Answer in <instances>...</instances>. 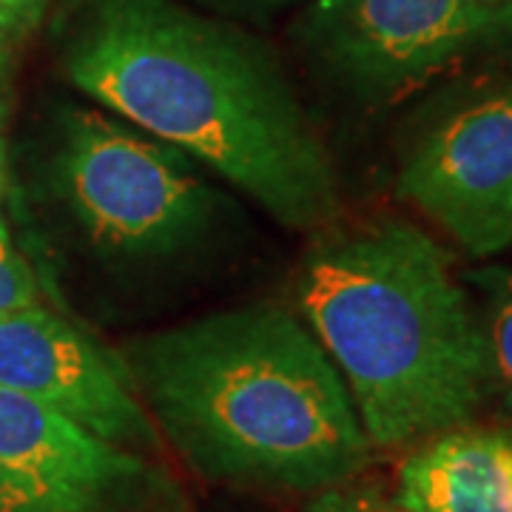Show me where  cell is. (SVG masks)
<instances>
[{
  "label": "cell",
  "instance_id": "6da1fadb",
  "mask_svg": "<svg viewBox=\"0 0 512 512\" xmlns=\"http://www.w3.org/2000/svg\"><path fill=\"white\" fill-rule=\"evenodd\" d=\"M60 69L120 120L180 148L293 231L339 214V185L276 55L180 0H72Z\"/></svg>",
  "mask_w": 512,
  "mask_h": 512
},
{
  "label": "cell",
  "instance_id": "7a4b0ae2",
  "mask_svg": "<svg viewBox=\"0 0 512 512\" xmlns=\"http://www.w3.org/2000/svg\"><path fill=\"white\" fill-rule=\"evenodd\" d=\"M117 359L205 476L328 490L367 464L348 384L311 328L282 308L208 313L131 339Z\"/></svg>",
  "mask_w": 512,
  "mask_h": 512
},
{
  "label": "cell",
  "instance_id": "3957f363",
  "mask_svg": "<svg viewBox=\"0 0 512 512\" xmlns=\"http://www.w3.org/2000/svg\"><path fill=\"white\" fill-rule=\"evenodd\" d=\"M296 302L376 447L456 430L493 384L481 316L453 259L410 222H365L319 239Z\"/></svg>",
  "mask_w": 512,
  "mask_h": 512
},
{
  "label": "cell",
  "instance_id": "277c9868",
  "mask_svg": "<svg viewBox=\"0 0 512 512\" xmlns=\"http://www.w3.org/2000/svg\"><path fill=\"white\" fill-rule=\"evenodd\" d=\"M55 183L94 248L123 262L185 259L228 211L188 154L103 111L63 114Z\"/></svg>",
  "mask_w": 512,
  "mask_h": 512
},
{
  "label": "cell",
  "instance_id": "5b68a950",
  "mask_svg": "<svg viewBox=\"0 0 512 512\" xmlns=\"http://www.w3.org/2000/svg\"><path fill=\"white\" fill-rule=\"evenodd\" d=\"M293 40L328 86L376 109L478 49L512 43V9L498 0H313Z\"/></svg>",
  "mask_w": 512,
  "mask_h": 512
},
{
  "label": "cell",
  "instance_id": "8992f818",
  "mask_svg": "<svg viewBox=\"0 0 512 512\" xmlns=\"http://www.w3.org/2000/svg\"><path fill=\"white\" fill-rule=\"evenodd\" d=\"M174 481L140 453L0 387V512H180Z\"/></svg>",
  "mask_w": 512,
  "mask_h": 512
},
{
  "label": "cell",
  "instance_id": "52a82bcc",
  "mask_svg": "<svg viewBox=\"0 0 512 512\" xmlns=\"http://www.w3.org/2000/svg\"><path fill=\"white\" fill-rule=\"evenodd\" d=\"M399 191L476 259L512 245V83L447 111L407 151Z\"/></svg>",
  "mask_w": 512,
  "mask_h": 512
},
{
  "label": "cell",
  "instance_id": "ba28073f",
  "mask_svg": "<svg viewBox=\"0 0 512 512\" xmlns=\"http://www.w3.org/2000/svg\"><path fill=\"white\" fill-rule=\"evenodd\" d=\"M0 387L52 407L128 450L160 444L117 356L40 308L0 316Z\"/></svg>",
  "mask_w": 512,
  "mask_h": 512
},
{
  "label": "cell",
  "instance_id": "9c48e42d",
  "mask_svg": "<svg viewBox=\"0 0 512 512\" xmlns=\"http://www.w3.org/2000/svg\"><path fill=\"white\" fill-rule=\"evenodd\" d=\"M396 501L413 512H512V433L444 430L404 461Z\"/></svg>",
  "mask_w": 512,
  "mask_h": 512
},
{
  "label": "cell",
  "instance_id": "30bf717a",
  "mask_svg": "<svg viewBox=\"0 0 512 512\" xmlns=\"http://www.w3.org/2000/svg\"><path fill=\"white\" fill-rule=\"evenodd\" d=\"M470 282H476L484 293L481 328L487 339L490 382L501 390L504 404L512 413V271L484 268L470 274Z\"/></svg>",
  "mask_w": 512,
  "mask_h": 512
},
{
  "label": "cell",
  "instance_id": "8fae6325",
  "mask_svg": "<svg viewBox=\"0 0 512 512\" xmlns=\"http://www.w3.org/2000/svg\"><path fill=\"white\" fill-rule=\"evenodd\" d=\"M37 305V282L23 256L15 251L6 228L0 225V316Z\"/></svg>",
  "mask_w": 512,
  "mask_h": 512
},
{
  "label": "cell",
  "instance_id": "7c38bea8",
  "mask_svg": "<svg viewBox=\"0 0 512 512\" xmlns=\"http://www.w3.org/2000/svg\"><path fill=\"white\" fill-rule=\"evenodd\" d=\"M305 512H413L399 501H384L373 493H350L339 487H328L313 498Z\"/></svg>",
  "mask_w": 512,
  "mask_h": 512
},
{
  "label": "cell",
  "instance_id": "4fadbf2b",
  "mask_svg": "<svg viewBox=\"0 0 512 512\" xmlns=\"http://www.w3.org/2000/svg\"><path fill=\"white\" fill-rule=\"evenodd\" d=\"M191 3L211 9L217 18L225 20H262L293 0H191Z\"/></svg>",
  "mask_w": 512,
  "mask_h": 512
},
{
  "label": "cell",
  "instance_id": "5bb4252c",
  "mask_svg": "<svg viewBox=\"0 0 512 512\" xmlns=\"http://www.w3.org/2000/svg\"><path fill=\"white\" fill-rule=\"evenodd\" d=\"M49 0H0V23L12 26L18 35L29 32L43 15Z\"/></svg>",
  "mask_w": 512,
  "mask_h": 512
},
{
  "label": "cell",
  "instance_id": "9a60e30c",
  "mask_svg": "<svg viewBox=\"0 0 512 512\" xmlns=\"http://www.w3.org/2000/svg\"><path fill=\"white\" fill-rule=\"evenodd\" d=\"M18 35L12 26H6V23H0V80H6V57H9V43H12V37Z\"/></svg>",
  "mask_w": 512,
  "mask_h": 512
},
{
  "label": "cell",
  "instance_id": "2e32d148",
  "mask_svg": "<svg viewBox=\"0 0 512 512\" xmlns=\"http://www.w3.org/2000/svg\"><path fill=\"white\" fill-rule=\"evenodd\" d=\"M0 120H3V109H0ZM0 174H3V140H0Z\"/></svg>",
  "mask_w": 512,
  "mask_h": 512
},
{
  "label": "cell",
  "instance_id": "e0dca14e",
  "mask_svg": "<svg viewBox=\"0 0 512 512\" xmlns=\"http://www.w3.org/2000/svg\"><path fill=\"white\" fill-rule=\"evenodd\" d=\"M498 3H504V6H510L512 9V0H498Z\"/></svg>",
  "mask_w": 512,
  "mask_h": 512
}]
</instances>
